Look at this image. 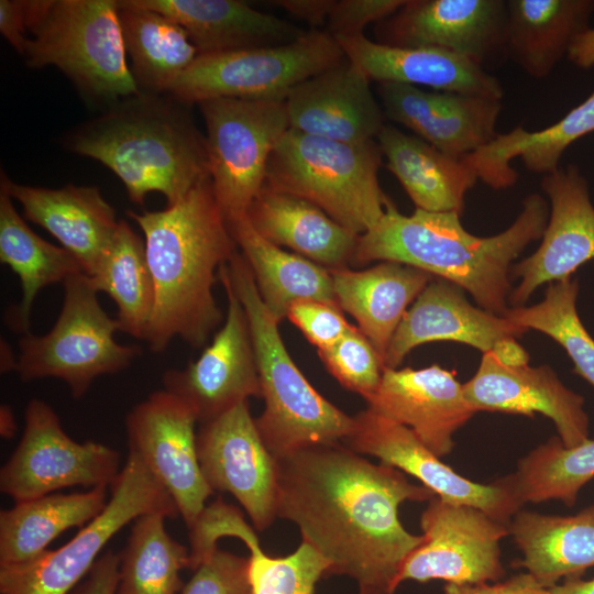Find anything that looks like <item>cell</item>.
<instances>
[{"instance_id": "obj_1", "label": "cell", "mask_w": 594, "mask_h": 594, "mask_svg": "<svg viewBox=\"0 0 594 594\" xmlns=\"http://www.w3.org/2000/svg\"><path fill=\"white\" fill-rule=\"evenodd\" d=\"M436 495L402 471L375 464L343 442L317 444L276 460V516L359 591L394 594L406 557L424 540L405 529L398 508Z\"/></svg>"}, {"instance_id": "obj_2", "label": "cell", "mask_w": 594, "mask_h": 594, "mask_svg": "<svg viewBox=\"0 0 594 594\" xmlns=\"http://www.w3.org/2000/svg\"><path fill=\"white\" fill-rule=\"evenodd\" d=\"M128 215L144 234L154 283L150 350L163 352L177 337L202 346L223 319L212 293L218 272L238 251L210 177L163 210Z\"/></svg>"}, {"instance_id": "obj_3", "label": "cell", "mask_w": 594, "mask_h": 594, "mask_svg": "<svg viewBox=\"0 0 594 594\" xmlns=\"http://www.w3.org/2000/svg\"><path fill=\"white\" fill-rule=\"evenodd\" d=\"M548 218L547 200L531 194L506 230L477 237L463 228L457 212L416 208L403 215L392 204L372 229L359 235L352 263L388 261L419 268L466 290L479 307L505 316L510 308L512 263L542 237Z\"/></svg>"}, {"instance_id": "obj_4", "label": "cell", "mask_w": 594, "mask_h": 594, "mask_svg": "<svg viewBox=\"0 0 594 594\" xmlns=\"http://www.w3.org/2000/svg\"><path fill=\"white\" fill-rule=\"evenodd\" d=\"M174 101L142 91L114 102L66 145L111 169L132 202L142 205L157 191L173 205L210 177L206 139Z\"/></svg>"}, {"instance_id": "obj_5", "label": "cell", "mask_w": 594, "mask_h": 594, "mask_svg": "<svg viewBox=\"0 0 594 594\" xmlns=\"http://www.w3.org/2000/svg\"><path fill=\"white\" fill-rule=\"evenodd\" d=\"M223 267L250 324L265 404L255 422L266 449L278 460L307 447L343 442L354 418L319 394L294 363L279 321L263 302L239 249Z\"/></svg>"}, {"instance_id": "obj_6", "label": "cell", "mask_w": 594, "mask_h": 594, "mask_svg": "<svg viewBox=\"0 0 594 594\" xmlns=\"http://www.w3.org/2000/svg\"><path fill=\"white\" fill-rule=\"evenodd\" d=\"M382 157L374 140L345 143L288 129L270 158L264 185L308 200L361 235L393 204L378 182Z\"/></svg>"}, {"instance_id": "obj_7", "label": "cell", "mask_w": 594, "mask_h": 594, "mask_svg": "<svg viewBox=\"0 0 594 594\" xmlns=\"http://www.w3.org/2000/svg\"><path fill=\"white\" fill-rule=\"evenodd\" d=\"M32 68L55 66L87 96L118 101L141 94L130 66L114 0H28Z\"/></svg>"}, {"instance_id": "obj_8", "label": "cell", "mask_w": 594, "mask_h": 594, "mask_svg": "<svg viewBox=\"0 0 594 594\" xmlns=\"http://www.w3.org/2000/svg\"><path fill=\"white\" fill-rule=\"evenodd\" d=\"M63 288V306L53 328L42 336L30 331L20 338L16 371L24 382L62 380L78 399L97 377L129 367L141 348L116 341L119 323L99 304L88 275L67 277Z\"/></svg>"}, {"instance_id": "obj_9", "label": "cell", "mask_w": 594, "mask_h": 594, "mask_svg": "<svg viewBox=\"0 0 594 594\" xmlns=\"http://www.w3.org/2000/svg\"><path fill=\"white\" fill-rule=\"evenodd\" d=\"M162 513L179 515L170 495L140 457L129 452L102 513L68 542L38 558L0 566V594H69L100 557L103 547L138 517Z\"/></svg>"}, {"instance_id": "obj_10", "label": "cell", "mask_w": 594, "mask_h": 594, "mask_svg": "<svg viewBox=\"0 0 594 594\" xmlns=\"http://www.w3.org/2000/svg\"><path fill=\"white\" fill-rule=\"evenodd\" d=\"M344 58L332 35L311 29L287 44L198 55L167 94L184 105L216 98L285 100L295 86Z\"/></svg>"}, {"instance_id": "obj_11", "label": "cell", "mask_w": 594, "mask_h": 594, "mask_svg": "<svg viewBox=\"0 0 594 594\" xmlns=\"http://www.w3.org/2000/svg\"><path fill=\"white\" fill-rule=\"evenodd\" d=\"M198 106L216 199L227 221L238 220L263 187L270 158L289 129L285 101L216 98Z\"/></svg>"}, {"instance_id": "obj_12", "label": "cell", "mask_w": 594, "mask_h": 594, "mask_svg": "<svg viewBox=\"0 0 594 594\" xmlns=\"http://www.w3.org/2000/svg\"><path fill=\"white\" fill-rule=\"evenodd\" d=\"M24 430L0 470V491L14 503L72 486L110 487L118 477L120 453L102 443H79L63 429L44 400L29 402Z\"/></svg>"}, {"instance_id": "obj_13", "label": "cell", "mask_w": 594, "mask_h": 594, "mask_svg": "<svg viewBox=\"0 0 594 594\" xmlns=\"http://www.w3.org/2000/svg\"><path fill=\"white\" fill-rule=\"evenodd\" d=\"M420 526L424 540L404 560L395 590L405 581L480 584L505 575L501 540L509 534L508 525L476 507L435 496Z\"/></svg>"}, {"instance_id": "obj_14", "label": "cell", "mask_w": 594, "mask_h": 594, "mask_svg": "<svg viewBox=\"0 0 594 594\" xmlns=\"http://www.w3.org/2000/svg\"><path fill=\"white\" fill-rule=\"evenodd\" d=\"M223 265L218 272L228 299L223 326L196 361L182 370L170 369L162 376L163 389L180 399L199 424L220 416L249 397H261L248 316Z\"/></svg>"}, {"instance_id": "obj_15", "label": "cell", "mask_w": 594, "mask_h": 594, "mask_svg": "<svg viewBox=\"0 0 594 594\" xmlns=\"http://www.w3.org/2000/svg\"><path fill=\"white\" fill-rule=\"evenodd\" d=\"M196 422L193 411L165 389L135 405L125 419L129 452L138 454L167 491L187 528L213 493L199 465Z\"/></svg>"}, {"instance_id": "obj_16", "label": "cell", "mask_w": 594, "mask_h": 594, "mask_svg": "<svg viewBox=\"0 0 594 594\" xmlns=\"http://www.w3.org/2000/svg\"><path fill=\"white\" fill-rule=\"evenodd\" d=\"M527 331L505 316L473 306L454 284L433 278L404 315L384 369H397L416 346L438 341L464 343L482 353L492 352L507 365H525L529 354L517 339Z\"/></svg>"}, {"instance_id": "obj_17", "label": "cell", "mask_w": 594, "mask_h": 594, "mask_svg": "<svg viewBox=\"0 0 594 594\" xmlns=\"http://www.w3.org/2000/svg\"><path fill=\"white\" fill-rule=\"evenodd\" d=\"M353 418V429L343 443L417 479L441 499L476 507L506 525L521 509L522 504L505 477L482 484L462 476L443 463L408 427L369 407Z\"/></svg>"}, {"instance_id": "obj_18", "label": "cell", "mask_w": 594, "mask_h": 594, "mask_svg": "<svg viewBox=\"0 0 594 594\" xmlns=\"http://www.w3.org/2000/svg\"><path fill=\"white\" fill-rule=\"evenodd\" d=\"M197 453L202 475L215 492L231 494L257 531L276 516V459L266 449L248 400L200 424Z\"/></svg>"}, {"instance_id": "obj_19", "label": "cell", "mask_w": 594, "mask_h": 594, "mask_svg": "<svg viewBox=\"0 0 594 594\" xmlns=\"http://www.w3.org/2000/svg\"><path fill=\"white\" fill-rule=\"evenodd\" d=\"M504 0H406L376 23V42L395 47H437L481 66L505 56Z\"/></svg>"}, {"instance_id": "obj_20", "label": "cell", "mask_w": 594, "mask_h": 594, "mask_svg": "<svg viewBox=\"0 0 594 594\" xmlns=\"http://www.w3.org/2000/svg\"><path fill=\"white\" fill-rule=\"evenodd\" d=\"M541 188L550 201L549 218L538 249L513 266L520 282L510 293L512 307L524 306L538 287L571 277L594 258V206L578 166L544 175Z\"/></svg>"}, {"instance_id": "obj_21", "label": "cell", "mask_w": 594, "mask_h": 594, "mask_svg": "<svg viewBox=\"0 0 594 594\" xmlns=\"http://www.w3.org/2000/svg\"><path fill=\"white\" fill-rule=\"evenodd\" d=\"M463 389L475 413L528 417L538 413L552 420L563 446L572 448L588 439L584 398L569 389L548 365H507L486 352Z\"/></svg>"}, {"instance_id": "obj_22", "label": "cell", "mask_w": 594, "mask_h": 594, "mask_svg": "<svg viewBox=\"0 0 594 594\" xmlns=\"http://www.w3.org/2000/svg\"><path fill=\"white\" fill-rule=\"evenodd\" d=\"M369 408L408 427L436 455L449 454L453 435L475 415L455 373L433 364L383 370Z\"/></svg>"}, {"instance_id": "obj_23", "label": "cell", "mask_w": 594, "mask_h": 594, "mask_svg": "<svg viewBox=\"0 0 594 594\" xmlns=\"http://www.w3.org/2000/svg\"><path fill=\"white\" fill-rule=\"evenodd\" d=\"M377 94L385 118L448 155L464 157L497 135L502 100L400 82H378Z\"/></svg>"}, {"instance_id": "obj_24", "label": "cell", "mask_w": 594, "mask_h": 594, "mask_svg": "<svg viewBox=\"0 0 594 594\" xmlns=\"http://www.w3.org/2000/svg\"><path fill=\"white\" fill-rule=\"evenodd\" d=\"M370 81L346 57L301 81L284 100L289 129L345 143L376 139L385 114Z\"/></svg>"}, {"instance_id": "obj_25", "label": "cell", "mask_w": 594, "mask_h": 594, "mask_svg": "<svg viewBox=\"0 0 594 594\" xmlns=\"http://www.w3.org/2000/svg\"><path fill=\"white\" fill-rule=\"evenodd\" d=\"M0 186L20 204L23 216L50 232L92 276L119 227L114 209L94 186L44 188L13 183L1 173Z\"/></svg>"}, {"instance_id": "obj_26", "label": "cell", "mask_w": 594, "mask_h": 594, "mask_svg": "<svg viewBox=\"0 0 594 594\" xmlns=\"http://www.w3.org/2000/svg\"><path fill=\"white\" fill-rule=\"evenodd\" d=\"M345 57L370 80L427 86L437 91L502 100L501 81L483 66L437 47H395L364 34L334 37Z\"/></svg>"}, {"instance_id": "obj_27", "label": "cell", "mask_w": 594, "mask_h": 594, "mask_svg": "<svg viewBox=\"0 0 594 594\" xmlns=\"http://www.w3.org/2000/svg\"><path fill=\"white\" fill-rule=\"evenodd\" d=\"M173 19L199 55L287 44L307 31L239 0H131Z\"/></svg>"}, {"instance_id": "obj_28", "label": "cell", "mask_w": 594, "mask_h": 594, "mask_svg": "<svg viewBox=\"0 0 594 594\" xmlns=\"http://www.w3.org/2000/svg\"><path fill=\"white\" fill-rule=\"evenodd\" d=\"M337 302L384 358L404 315L435 278L419 268L381 262L363 271H330Z\"/></svg>"}, {"instance_id": "obj_29", "label": "cell", "mask_w": 594, "mask_h": 594, "mask_svg": "<svg viewBox=\"0 0 594 594\" xmlns=\"http://www.w3.org/2000/svg\"><path fill=\"white\" fill-rule=\"evenodd\" d=\"M245 217L266 240L329 271L352 263L359 235L308 200L263 185Z\"/></svg>"}, {"instance_id": "obj_30", "label": "cell", "mask_w": 594, "mask_h": 594, "mask_svg": "<svg viewBox=\"0 0 594 594\" xmlns=\"http://www.w3.org/2000/svg\"><path fill=\"white\" fill-rule=\"evenodd\" d=\"M376 140L386 167L417 209L462 213L465 195L479 179L463 157L448 155L388 124Z\"/></svg>"}, {"instance_id": "obj_31", "label": "cell", "mask_w": 594, "mask_h": 594, "mask_svg": "<svg viewBox=\"0 0 594 594\" xmlns=\"http://www.w3.org/2000/svg\"><path fill=\"white\" fill-rule=\"evenodd\" d=\"M508 530L522 552L513 566L526 569L547 588L594 566V504L572 516L521 508Z\"/></svg>"}, {"instance_id": "obj_32", "label": "cell", "mask_w": 594, "mask_h": 594, "mask_svg": "<svg viewBox=\"0 0 594 594\" xmlns=\"http://www.w3.org/2000/svg\"><path fill=\"white\" fill-rule=\"evenodd\" d=\"M594 132V92L559 121L542 130L521 125L497 134L477 151L464 156L479 179L493 189L512 187L518 178L510 162L519 157L531 173L550 174L560 168L565 150L576 140Z\"/></svg>"}, {"instance_id": "obj_33", "label": "cell", "mask_w": 594, "mask_h": 594, "mask_svg": "<svg viewBox=\"0 0 594 594\" xmlns=\"http://www.w3.org/2000/svg\"><path fill=\"white\" fill-rule=\"evenodd\" d=\"M505 55L536 79L548 77L588 29L593 0H509Z\"/></svg>"}, {"instance_id": "obj_34", "label": "cell", "mask_w": 594, "mask_h": 594, "mask_svg": "<svg viewBox=\"0 0 594 594\" xmlns=\"http://www.w3.org/2000/svg\"><path fill=\"white\" fill-rule=\"evenodd\" d=\"M228 224L263 302L279 322L297 301L318 300L338 305L328 268L266 240L245 216L228 221Z\"/></svg>"}, {"instance_id": "obj_35", "label": "cell", "mask_w": 594, "mask_h": 594, "mask_svg": "<svg viewBox=\"0 0 594 594\" xmlns=\"http://www.w3.org/2000/svg\"><path fill=\"white\" fill-rule=\"evenodd\" d=\"M107 486L80 493H52L15 502L0 512V566L32 561L64 531L84 527L108 504Z\"/></svg>"}, {"instance_id": "obj_36", "label": "cell", "mask_w": 594, "mask_h": 594, "mask_svg": "<svg viewBox=\"0 0 594 594\" xmlns=\"http://www.w3.org/2000/svg\"><path fill=\"white\" fill-rule=\"evenodd\" d=\"M0 262L14 272L21 285V300L8 314L11 327L22 334L30 332L31 312L37 294L46 286L64 283L84 272L78 260L63 246L37 235L0 186Z\"/></svg>"}, {"instance_id": "obj_37", "label": "cell", "mask_w": 594, "mask_h": 594, "mask_svg": "<svg viewBox=\"0 0 594 594\" xmlns=\"http://www.w3.org/2000/svg\"><path fill=\"white\" fill-rule=\"evenodd\" d=\"M123 42L131 73L140 90L168 92L197 58L198 51L187 32L157 11L118 1Z\"/></svg>"}, {"instance_id": "obj_38", "label": "cell", "mask_w": 594, "mask_h": 594, "mask_svg": "<svg viewBox=\"0 0 594 594\" xmlns=\"http://www.w3.org/2000/svg\"><path fill=\"white\" fill-rule=\"evenodd\" d=\"M98 293L112 298L117 306L120 331L145 340L154 306V283L145 243L123 220L92 276Z\"/></svg>"}, {"instance_id": "obj_39", "label": "cell", "mask_w": 594, "mask_h": 594, "mask_svg": "<svg viewBox=\"0 0 594 594\" xmlns=\"http://www.w3.org/2000/svg\"><path fill=\"white\" fill-rule=\"evenodd\" d=\"M162 513L138 517L120 553L117 594H179L183 569L189 566V548L165 528Z\"/></svg>"}, {"instance_id": "obj_40", "label": "cell", "mask_w": 594, "mask_h": 594, "mask_svg": "<svg viewBox=\"0 0 594 594\" xmlns=\"http://www.w3.org/2000/svg\"><path fill=\"white\" fill-rule=\"evenodd\" d=\"M211 528L218 539L235 537L248 547L250 580L254 594H315L320 578L328 575V562L302 541L288 556L266 554L260 547L254 528L244 520L241 512L230 504L217 510ZM359 594L384 593L359 591Z\"/></svg>"}, {"instance_id": "obj_41", "label": "cell", "mask_w": 594, "mask_h": 594, "mask_svg": "<svg viewBox=\"0 0 594 594\" xmlns=\"http://www.w3.org/2000/svg\"><path fill=\"white\" fill-rule=\"evenodd\" d=\"M593 477L594 440L568 448L559 437L531 450L518 461L516 472L505 476L522 505L557 499L568 506Z\"/></svg>"}, {"instance_id": "obj_42", "label": "cell", "mask_w": 594, "mask_h": 594, "mask_svg": "<svg viewBox=\"0 0 594 594\" xmlns=\"http://www.w3.org/2000/svg\"><path fill=\"white\" fill-rule=\"evenodd\" d=\"M578 293V280L572 277L550 283L541 301L510 307L505 317L552 338L573 362V372L594 386V339L576 311Z\"/></svg>"}, {"instance_id": "obj_43", "label": "cell", "mask_w": 594, "mask_h": 594, "mask_svg": "<svg viewBox=\"0 0 594 594\" xmlns=\"http://www.w3.org/2000/svg\"><path fill=\"white\" fill-rule=\"evenodd\" d=\"M329 373L345 388L364 399L377 388L384 363L371 341L352 326L334 344L318 350Z\"/></svg>"}, {"instance_id": "obj_44", "label": "cell", "mask_w": 594, "mask_h": 594, "mask_svg": "<svg viewBox=\"0 0 594 594\" xmlns=\"http://www.w3.org/2000/svg\"><path fill=\"white\" fill-rule=\"evenodd\" d=\"M249 569V558L217 548L179 594H254Z\"/></svg>"}, {"instance_id": "obj_45", "label": "cell", "mask_w": 594, "mask_h": 594, "mask_svg": "<svg viewBox=\"0 0 594 594\" xmlns=\"http://www.w3.org/2000/svg\"><path fill=\"white\" fill-rule=\"evenodd\" d=\"M287 317L318 350L334 344L352 327L338 305L318 300L295 302Z\"/></svg>"}, {"instance_id": "obj_46", "label": "cell", "mask_w": 594, "mask_h": 594, "mask_svg": "<svg viewBox=\"0 0 594 594\" xmlns=\"http://www.w3.org/2000/svg\"><path fill=\"white\" fill-rule=\"evenodd\" d=\"M406 0H333L326 32L333 37L363 34L371 23L394 14Z\"/></svg>"}, {"instance_id": "obj_47", "label": "cell", "mask_w": 594, "mask_h": 594, "mask_svg": "<svg viewBox=\"0 0 594 594\" xmlns=\"http://www.w3.org/2000/svg\"><path fill=\"white\" fill-rule=\"evenodd\" d=\"M444 594H553L551 588L542 586L528 572L509 578L495 584H454L447 583Z\"/></svg>"}, {"instance_id": "obj_48", "label": "cell", "mask_w": 594, "mask_h": 594, "mask_svg": "<svg viewBox=\"0 0 594 594\" xmlns=\"http://www.w3.org/2000/svg\"><path fill=\"white\" fill-rule=\"evenodd\" d=\"M119 566L120 553L107 550L94 563L84 582L69 594H117Z\"/></svg>"}, {"instance_id": "obj_49", "label": "cell", "mask_w": 594, "mask_h": 594, "mask_svg": "<svg viewBox=\"0 0 594 594\" xmlns=\"http://www.w3.org/2000/svg\"><path fill=\"white\" fill-rule=\"evenodd\" d=\"M28 0L0 1V32L22 56L29 42Z\"/></svg>"}, {"instance_id": "obj_50", "label": "cell", "mask_w": 594, "mask_h": 594, "mask_svg": "<svg viewBox=\"0 0 594 594\" xmlns=\"http://www.w3.org/2000/svg\"><path fill=\"white\" fill-rule=\"evenodd\" d=\"M272 3L318 30L326 25L333 0H278Z\"/></svg>"}, {"instance_id": "obj_51", "label": "cell", "mask_w": 594, "mask_h": 594, "mask_svg": "<svg viewBox=\"0 0 594 594\" xmlns=\"http://www.w3.org/2000/svg\"><path fill=\"white\" fill-rule=\"evenodd\" d=\"M568 58L580 68L594 66V29L588 28L572 42Z\"/></svg>"}, {"instance_id": "obj_52", "label": "cell", "mask_w": 594, "mask_h": 594, "mask_svg": "<svg viewBox=\"0 0 594 594\" xmlns=\"http://www.w3.org/2000/svg\"><path fill=\"white\" fill-rule=\"evenodd\" d=\"M553 594H594V579L569 578L551 587Z\"/></svg>"}, {"instance_id": "obj_53", "label": "cell", "mask_w": 594, "mask_h": 594, "mask_svg": "<svg viewBox=\"0 0 594 594\" xmlns=\"http://www.w3.org/2000/svg\"><path fill=\"white\" fill-rule=\"evenodd\" d=\"M16 431V422L12 410L6 406H1L0 410V432L4 439H10Z\"/></svg>"}]
</instances>
